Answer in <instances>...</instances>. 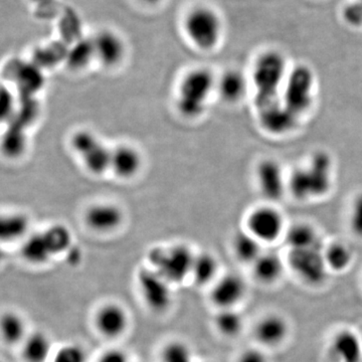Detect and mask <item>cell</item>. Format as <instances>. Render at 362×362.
<instances>
[{
	"mask_svg": "<svg viewBox=\"0 0 362 362\" xmlns=\"http://www.w3.org/2000/svg\"><path fill=\"white\" fill-rule=\"evenodd\" d=\"M289 70L287 59L282 52L269 49L259 52L252 64L250 77L254 88L256 109L281 99Z\"/></svg>",
	"mask_w": 362,
	"mask_h": 362,
	"instance_id": "6da1fadb",
	"label": "cell"
},
{
	"mask_svg": "<svg viewBox=\"0 0 362 362\" xmlns=\"http://www.w3.org/2000/svg\"><path fill=\"white\" fill-rule=\"evenodd\" d=\"M332 185L333 159L323 150L314 152L307 165L294 169L288 177V192L299 202L325 197Z\"/></svg>",
	"mask_w": 362,
	"mask_h": 362,
	"instance_id": "7a4b0ae2",
	"label": "cell"
},
{
	"mask_svg": "<svg viewBox=\"0 0 362 362\" xmlns=\"http://www.w3.org/2000/svg\"><path fill=\"white\" fill-rule=\"evenodd\" d=\"M216 77L206 68H195L181 78L176 94L178 113L197 119L206 112L207 102L216 92Z\"/></svg>",
	"mask_w": 362,
	"mask_h": 362,
	"instance_id": "3957f363",
	"label": "cell"
},
{
	"mask_svg": "<svg viewBox=\"0 0 362 362\" xmlns=\"http://www.w3.org/2000/svg\"><path fill=\"white\" fill-rule=\"evenodd\" d=\"M182 26L187 40L199 51H214L223 37V20L220 13L209 6L192 7L183 18Z\"/></svg>",
	"mask_w": 362,
	"mask_h": 362,
	"instance_id": "277c9868",
	"label": "cell"
},
{
	"mask_svg": "<svg viewBox=\"0 0 362 362\" xmlns=\"http://www.w3.org/2000/svg\"><path fill=\"white\" fill-rule=\"evenodd\" d=\"M315 89V73L311 66L297 64L290 68L281 93V100L293 113L302 118L313 107Z\"/></svg>",
	"mask_w": 362,
	"mask_h": 362,
	"instance_id": "5b68a950",
	"label": "cell"
},
{
	"mask_svg": "<svg viewBox=\"0 0 362 362\" xmlns=\"http://www.w3.org/2000/svg\"><path fill=\"white\" fill-rule=\"evenodd\" d=\"M195 255L185 245L168 247H156L150 252L148 259L152 269L170 284L183 282L192 275Z\"/></svg>",
	"mask_w": 362,
	"mask_h": 362,
	"instance_id": "8992f818",
	"label": "cell"
},
{
	"mask_svg": "<svg viewBox=\"0 0 362 362\" xmlns=\"http://www.w3.org/2000/svg\"><path fill=\"white\" fill-rule=\"evenodd\" d=\"M289 265L305 283L311 286L322 285L327 277V269L322 244L308 249L290 250Z\"/></svg>",
	"mask_w": 362,
	"mask_h": 362,
	"instance_id": "52a82bcc",
	"label": "cell"
},
{
	"mask_svg": "<svg viewBox=\"0 0 362 362\" xmlns=\"http://www.w3.org/2000/svg\"><path fill=\"white\" fill-rule=\"evenodd\" d=\"M138 287L143 300L156 313L168 310L173 303L171 284L153 269H142L138 273Z\"/></svg>",
	"mask_w": 362,
	"mask_h": 362,
	"instance_id": "ba28073f",
	"label": "cell"
},
{
	"mask_svg": "<svg viewBox=\"0 0 362 362\" xmlns=\"http://www.w3.org/2000/svg\"><path fill=\"white\" fill-rule=\"evenodd\" d=\"M285 220L278 209L261 206L247 218V230L261 243H274L284 233Z\"/></svg>",
	"mask_w": 362,
	"mask_h": 362,
	"instance_id": "9c48e42d",
	"label": "cell"
},
{
	"mask_svg": "<svg viewBox=\"0 0 362 362\" xmlns=\"http://www.w3.org/2000/svg\"><path fill=\"white\" fill-rule=\"evenodd\" d=\"M259 125L273 136H285L295 131L301 118L293 113L282 100L257 108Z\"/></svg>",
	"mask_w": 362,
	"mask_h": 362,
	"instance_id": "30bf717a",
	"label": "cell"
},
{
	"mask_svg": "<svg viewBox=\"0 0 362 362\" xmlns=\"http://www.w3.org/2000/svg\"><path fill=\"white\" fill-rule=\"evenodd\" d=\"M83 221L92 232L107 235L122 226L125 214L122 207L113 202H97L85 209Z\"/></svg>",
	"mask_w": 362,
	"mask_h": 362,
	"instance_id": "8fae6325",
	"label": "cell"
},
{
	"mask_svg": "<svg viewBox=\"0 0 362 362\" xmlns=\"http://www.w3.org/2000/svg\"><path fill=\"white\" fill-rule=\"evenodd\" d=\"M95 61L106 69H115L122 65L127 54L125 40L112 30L98 32L92 37Z\"/></svg>",
	"mask_w": 362,
	"mask_h": 362,
	"instance_id": "7c38bea8",
	"label": "cell"
},
{
	"mask_svg": "<svg viewBox=\"0 0 362 362\" xmlns=\"http://www.w3.org/2000/svg\"><path fill=\"white\" fill-rule=\"evenodd\" d=\"M256 177L259 192L268 202H279L288 192V178L275 159L267 158L259 162Z\"/></svg>",
	"mask_w": 362,
	"mask_h": 362,
	"instance_id": "4fadbf2b",
	"label": "cell"
},
{
	"mask_svg": "<svg viewBox=\"0 0 362 362\" xmlns=\"http://www.w3.org/2000/svg\"><path fill=\"white\" fill-rule=\"evenodd\" d=\"M144 157L135 145L121 143L111 148L110 173L119 180H133L141 173Z\"/></svg>",
	"mask_w": 362,
	"mask_h": 362,
	"instance_id": "5bb4252c",
	"label": "cell"
},
{
	"mask_svg": "<svg viewBox=\"0 0 362 362\" xmlns=\"http://www.w3.org/2000/svg\"><path fill=\"white\" fill-rule=\"evenodd\" d=\"M95 325L100 334L110 339H115L127 330L129 326V315L120 304L107 303L97 311L95 315Z\"/></svg>",
	"mask_w": 362,
	"mask_h": 362,
	"instance_id": "9a60e30c",
	"label": "cell"
},
{
	"mask_svg": "<svg viewBox=\"0 0 362 362\" xmlns=\"http://www.w3.org/2000/svg\"><path fill=\"white\" fill-rule=\"evenodd\" d=\"M246 283L237 274H228L214 283L211 292V302L221 309H233L244 299Z\"/></svg>",
	"mask_w": 362,
	"mask_h": 362,
	"instance_id": "2e32d148",
	"label": "cell"
},
{
	"mask_svg": "<svg viewBox=\"0 0 362 362\" xmlns=\"http://www.w3.org/2000/svg\"><path fill=\"white\" fill-rule=\"evenodd\" d=\"M250 78L238 69H228L216 77V93L226 104L240 103L247 96Z\"/></svg>",
	"mask_w": 362,
	"mask_h": 362,
	"instance_id": "e0dca14e",
	"label": "cell"
},
{
	"mask_svg": "<svg viewBox=\"0 0 362 362\" xmlns=\"http://www.w3.org/2000/svg\"><path fill=\"white\" fill-rule=\"evenodd\" d=\"M289 334V324L279 314H268L259 319L255 328V335L261 344L276 347L282 344Z\"/></svg>",
	"mask_w": 362,
	"mask_h": 362,
	"instance_id": "ac0fdd59",
	"label": "cell"
},
{
	"mask_svg": "<svg viewBox=\"0 0 362 362\" xmlns=\"http://www.w3.org/2000/svg\"><path fill=\"white\" fill-rule=\"evenodd\" d=\"M330 352L337 362H362V340L354 331L340 330L331 340Z\"/></svg>",
	"mask_w": 362,
	"mask_h": 362,
	"instance_id": "d6986e66",
	"label": "cell"
},
{
	"mask_svg": "<svg viewBox=\"0 0 362 362\" xmlns=\"http://www.w3.org/2000/svg\"><path fill=\"white\" fill-rule=\"evenodd\" d=\"M52 356V341L45 333L37 331L23 340V357L25 362H49Z\"/></svg>",
	"mask_w": 362,
	"mask_h": 362,
	"instance_id": "ffe728a7",
	"label": "cell"
},
{
	"mask_svg": "<svg viewBox=\"0 0 362 362\" xmlns=\"http://www.w3.org/2000/svg\"><path fill=\"white\" fill-rule=\"evenodd\" d=\"M282 259L277 255L272 252L262 254L258 259L252 264L255 278L262 284L271 285L277 282L283 275Z\"/></svg>",
	"mask_w": 362,
	"mask_h": 362,
	"instance_id": "44dd1931",
	"label": "cell"
},
{
	"mask_svg": "<svg viewBox=\"0 0 362 362\" xmlns=\"http://www.w3.org/2000/svg\"><path fill=\"white\" fill-rule=\"evenodd\" d=\"M21 255L33 265H44L54 257L42 233H33L26 238L21 247Z\"/></svg>",
	"mask_w": 362,
	"mask_h": 362,
	"instance_id": "7402d4cb",
	"label": "cell"
},
{
	"mask_svg": "<svg viewBox=\"0 0 362 362\" xmlns=\"http://www.w3.org/2000/svg\"><path fill=\"white\" fill-rule=\"evenodd\" d=\"M233 254L240 262L254 264L261 256L262 243L249 232L237 233L233 240Z\"/></svg>",
	"mask_w": 362,
	"mask_h": 362,
	"instance_id": "603a6c76",
	"label": "cell"
},
{
	"mask_svg": "<svg viewBox=\"0 0 362 362\" xmlns=\"http://www.w3.org/2000/svg\"><path fill=\"white\" fill-rule=\"evenodd\" d=\"M30 230V220L28 216L21 213L7 214L2 216L0 235L4 243H13L16 240L26 239Z\"/></svg>",
	"mask_w": 362,
	"mask_h": 362,
	"instance_id": "cb8c5ba5",
	"label": "cell"
},
{
	"mask_svg": "<svg viewBox=\"0 0 362 362\" xmlns=\"http://www.w3.org/2000/svg\"><path fill=\"white\" fill-rule=\"evenodd\" d=\"M285 238L290 250L308 249L321 244L315 228L308 223H300L292 226L286 232Z\"/></svg>",
	"mask_w": 362,
	"mask_h": 362,
	"instance_id": "d4e9b609",
	"label": "cell"
},
{
	"mask_svg": "<svg viewBox=\"0 0 362 362\" xmlns=\"http://www.w3.org/2000/svg\"><path fill=\"white\" fill-rule=\"evenodd\" d=\"M0 331L2 339L9 345L23 343L28 337L25 320L16 312H6L2 315Z\"/></svg>",
	"mask_w": 362,
	"mask_h": 362,
	"instance_id": "484cf974",
	"label": "cell"
},
{
	"mask_svg": "<svg viewBox=\"0 0 362 362\" xmlns=\"http://www.w3.org/2000/svg\"><path fill=\"white\" fill-rule=\"evenodd\" d=\"M218 271V259L209 252L195 255L192 277L197 285L204 286L213 282Z\"/></svg>",
	"mask_w": 362,
	"mask_h": 362,
	"instance_id": "4316f807",
	"label": "cell"
},
{
	"mask_svg": "<svg viewBox=\"0 0 362 362\" xmlns=\"http://www.w3.org/2000/svg\"><path fill=\"white\" fill-rule=\"evenodd\" d=\"M80 160L90 175H103L104 173H110L111 148L101 142Z\"/></svg>",
	"mask_w": 362,
	"mask_h": 362,
	"instance_id": "83f0119b",
	"label": "cell"
},
{
	"mask_svg": "<svg viewBox=\"0 0 362 362\" xmlns=\"http://www.w3.org/2000/svg\"><path fill=\"white\" fill-rule=\"evenodd\" d=\"M45 239L49 245L52 256L66 254L73 247V237L69 228L65 226L54 225L42 232Z\"/></svg>",
	"mask_w": 362,
	"mask_h": 362,
	"instance_id": "f1b7e54d",
	"label": "cell"
},
{
	"mask_svg": "<svg viewBox=\"0 0 362 362\" xmlns=\"http://www.w3.org/2000/svg\"><path fill=\"white\" fill-rule=\"evenodd\" d=\"M214 325L221 335L233 338L242 332L244 320L239 312L235 309H221L214 318Z\"/></svg>",
	"mask_w": 362,
	"mask_h": 362,
	"instance_id": "f546056e",
	"label": "cell"
},
{
	"mask_svg": "<svg viewBox=\"0 0 362 362\" xmlns=\"http://www.w3.org/2000/svg\"><path fill=\"white\" fill-rule=\"evenodd\" d=\"M324 259L328 269L334 272H343L351 265L354 255L344 244L334 243L324 250Z\"/></svg>",
	"mask_w": 362,
	"mask_h": 362,
	"instance_id": "4dcf8cb0",
	"label": "cell"
},
{
	"mask_svg": "<svg viewBox=\"0 0 362 362\" xmlns=\"http://www.w3.org/2000/svg\"><path fill=\"white\" fill-rule=\"evenodd\" d=\"M101 142L100 138L93 131L81 129L71 134L70 147L74 154L81 159L93 149L96 148Z\"/></svg>",
	"mask_w": 362,
	"mask_h": 362,
	"instance_id": "1f68e13d",
	"label": "cell"
},
{
	"mask_svg": "<svg viewBox=\"0 0 362 362\" xmlns=\"http://www.w3.org/2000/svg\"><path fill=\"white\" fill-rule=\"evenodd\" d=\"M69 66L73 70H83L87 68L92 61H95L94 49H93L92 40H82L80 44L74 47L73 51L69 52Z\"/></svg>",
	"mask_w": 362,
	"mask_h": 362,
	"instance_id": "d6a6232c",
	"label": "cell"
},
{
	"mask_svg": "<svg viewBox=\"0 0 362 362\" xmlns=\"http://www.w3.org/2000/svg\"><path fill=\"white\" fill-rule=\"evenodd\" d=\"M161 362H194V357L187 344L180 340H173L162 349Z\"/></svg>",
	"mask_w": 362,
	"mask_h": 362,
	"instance_id": "836d02e7",
	"label": "cell"
},
{
	"mask_svg": "<svg viewBox=\"0 0 362 362\" xmlns=\"http://www.w3.org/2000/svg\"><path fill=\"white\" fill-rule=\"evenodd\" d=\"M49 362H87V354L81 345L71 343L57 350Z\"/></svg>",
	"mask_w": 362,
	"mask_h": 362,
	"instance_id": "e575fe53",
	"label": "cell"
},
{
	"mask_svg": "<svg viewBox=\"0 0 362 362\" xmlns=\"http://www.w3.org/2000/svg\"><path fill=\"white\" fill-rule=\"evenodd\" d=\"M341 18L345 25L354 28H362V4L359 0H352L342 8Z\"/></svg>",
	"mask_w": 362,
	"mask_h": 362,
	"instance_id": "d590c367",
	"label": "cell"
},
{
	"mask_svg": "<svg viewBox=\"0 0 362 362\" xmlns=\"http://www.w3.org/2000/svg\"><path fill=\"white\" fill-rule=\"evenodd\" d=\"M349 226L356 237L362 239V192L352 202L349 214Z\"/></svg>",
	"mask_w": 362,
	"mask_h": 362,
	"instance_id": "8d00e7d4",
	"label": "cell"
},
{
	"mask_svg": "<svg viewBox=\"0 0 362 362\" xmlns=\"http://www.w3.org/2000/svg\"><path fill=\"white\" fill-rule=\"evenodd\" d=\"M98 362H129L127 354L122 349L106 350L98 359Z\"/></svg>",
	"mask_w": 362,
	"mask_h": 362,
	"instance_id": "74e56055",
	"label": "cell"
},
{
	"mask_svg": "<svg viewBox=\"0 0 362 362\" xmlns=\"http://www.w3.org/2000/svg\"><path fill=\"white\" fill-rule=\"evenodd\" d=\"M237 362H269V359L262 350L251 349L240 354Z\"/></svg>",
	"mask_w": 362,
	"mask_h": 362,
	"instance_id": "f35d334b",
	"label": "cell"
},
{
	"mask_svg": "<svg viewBox=\"0 0 362 362\" xmlns=\"http://www.w3.org/2000/svg\"><path fill=\"white\" fill-rule=\"evenodd\" d=\"M66 259H68L70 265H77V264L80 263L81 259H82V255H81V251L78 249H76L75 247H71L68 252H66Z\"/></svg>",
	"mask_w": 362,
	"mask_h": 362,
	"instance_id": "ab89813d",
	"label": "cell"
},
{
	"mask_svg": "<svg viewBox=\"0 0 362 362\" xmlns=\"http://www.w3.org/2000/svg\"><path fill=\"white\" fill-rule=\"evenodd\" d=\"M139 4L146 6H156L157 4H160L162 0H137Z\"/></svg>",
	"mask_w": 362,
	"mask_h": 362,
	"instance_id": "60d3db41",
	"label": "cell"
},
{
	"mask_svg": "<svg viewBox=\"0 0 362 362\" xmlns=\"http://www.w3.org/2000/svg\"><path fill=\"white\" fill-rule=\"evenodd\" d=\"M33 1H35V2H42V1H45V0H33Z\"/></svg>",
	"mask_w": 362,
	"mask_h": 362,
	"instance_id": "b9f144b4",
	"label": "cell"
}]
</instances>
